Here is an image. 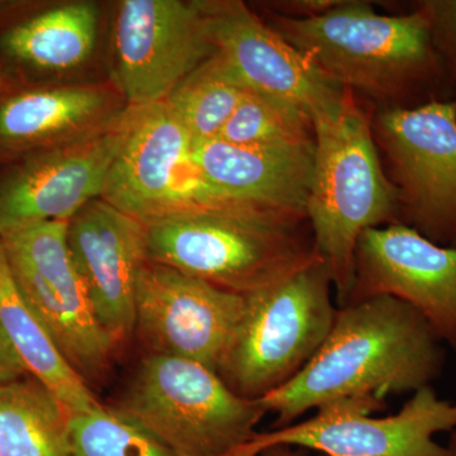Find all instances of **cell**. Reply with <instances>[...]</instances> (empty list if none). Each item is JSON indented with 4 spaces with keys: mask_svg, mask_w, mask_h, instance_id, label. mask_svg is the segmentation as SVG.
Wrapping results in <instances>:
<instances>
[{
    "mask_svg": "<svg viewBox=\"0 0 456 456\" xmlns=\"http://www.w3.org/2000/svg\"><path fill=\"white\" fill-rule=\"evenodd\" d=\"M430 18L431 37L435 50L456 83V0L424 3Z\"/></svg>",
    "mask_w": 456,
    "mask_h": 456,
    "instance_id": "cell-25",
    "label": "cell"
},
{
    "mask_svg": "<svg viewBox=\"0 0 456 456\" xmlns=\"http://www.w3.org/2000/svg\"><path fill=\"white\" fill-rule=\"evenodd\" d=\"M373 132L388 156L401 224L456 246V101L389 108Z\"/></svg>",
    "mask_w": 456,
    "mask_h": 456,
    "instance_id": "cell-8",
    "label": "cell"
},
{
    "mask_svg": "<svg viewBox=\"0 0 456 456\" xmlns=\"http://www.w3.org/2000/svg\"><path fill=\"white\" fill-rule=\"evenodd\" d=\"M380 410L370 402H338L305 421L257 432L248 448L256 456L277 445L323 456H449L434 437L455 430L456 402L440 398L428 386L413 393L395 415L371 416Z\"/></svg>",
    "mask_w": 456,
    "mask_h": 456,
    "instance_id": "cell-9",
    "label": "cell"
},
{
    "mask_svg": "<svg viewBox=\"0 0 456 456\" xmlns=\"http://www.w3.org/2000/svg\"><path fill=\"white\" fill-rule=\"evenodd\" d=\"M222 456H256L248 448V445L240 446L239 449L233 450V452H228L226 455Z\"/></svg>",
    "mask_w": 456,
    "mask_h": 456,
    "instance_id": "cell-28",
    "label": "cell"
},
{
    "mask_svg": "<svg viewBox=\"0 0 456 456\" xmlns=\"http://www.w3.org/2000/svg\"><path fill=\"white\" fill-rule=\"evenodd\" d=\"M272 27L336 88L374 98L406 94L443 69L424 5L384 16L368 3L338 2L316 16H277Z\"/></svg>",
    "mask_w": 456,
    "mask_h": 456,
    "instance_id": "cell-4",
    "label": "cell"
},
{
    "mask_svg": "<svg viewBox=\"0 0 456 456\" xmlns=\"http://www.w3.org/2000/svg\"><path fill=\"white\" fill-rule=\"evenodd\" d=\"M193 140L167 103L134 108L127 139L102 200L142 224L221 203L204 188L191 160Z\"/></svg>",
    "mask_w": 456,
    "mask_h": 456,
    "instance_id": "cell-12",
    "label": "cell"
},
{
    "mask_svg": "<svg viewBox=\"0 0 456 456\" xmlns=\"http://www.w3.org/2000/svg\"><path fill=\"white\" fill-rule=\"evenodd\" d=\"M98 26L94 3H68L9 28L0 38V49L18 65L42 73H64L92 57Z\"/></svg>",
    "mask_w": 456,
    "mask_h": 456,
    "instance_id": "cell-20",
    "label": "cell"
},
{
    "mask_svg": "<svg viewBox=\"0 0 456 456\" xmlns=\"http://www.w3.org/2000/svg\"><path fill=\"white\" fill-rule=\"evenodd\" d=\"M446 449H448L449 456H456V428L450 432L449 444Z\"/></svg>",
    "mask_w": 456,
    "mask_h": 456,
    "instance_id": "cell-29",
    "label": "cell"
},
{
    "mask_svg": "<svg viewBox=\"0 0 456 456\" xmlns=\"http://www.w3.org/2000/svg\"><path fill=\"white\" fill-rule=\"evenodd\" d=\"M70 456H176L116 408L97 404L68 417Z\"/></svg>",
    "mask_w": 456,
    "mask_h": 456,
    "instance_id": "cell-24",
    "label": "cell"
},
{
    "mask_svg": "<svg viewBox=\"0 0 456 456\" xmlns=\"http://www.w3.org/2000/svg\"><path fill=\"white\" fill-rule=\"evenodd\" d=\"M331 274L316 261L287 281L246 297V311L218 375L237 395L259 401L314 359L334 325Z\"/></svg>",
    "mask_w": 456,
    "mask_h": 456,
    "instance_id": "cell-6",
    "label": "cell"
},
{
    "mask_svg": "<svg viewBox=\"0 0 456 456\" xmlns=\"http://www.w3.org/2000/svg\"><path fill=\"white\" fill-rule=\"evenodd\" d=\"M68 417L33 377L0 387V456H70Z\"/></svg>",
    "mask_w": 456,
    "mask_h": 456,
    "instance_id": "cell-21",
    "label": "cell"
},
{
    "mask_svg": "<svg viewBox=\"0 0 456 456\" xmlns=\"http://www.w3.org/2000/svg\"><path fill=\"white\" fill-rule=\"evenodd\" d=\"M147 259L250 296L321 259L308 220L246 204H206L146 224Z\"/></svg>",
    "mask_w": 456,
    "mask_h": 456,
    "instance_id": "cell-2",
    "label": "cell"
},
{
    "mask_svg": "<svg viewBox=\"0 0 456 456\" xmlns=\"http://www.w3.org/2000/svg\"><path fill=\"white\" fill-rule=\"evenodd\" d=\"M377 296L406 303L456 353V246L435 244L402 224L369 228L356 246L345 305Z\"/></svg>",
    "mask_w": 456,
    "mask_h": 456,
    "instance_id": "cell-14",
    "label": "cell"
},
{
    "mask_svg": "<svg viewBox=\"0 0 456 456\" xmlns=\"http://www.w3.org/2000/svg\"><path fill=\"white\" fill-rule=\"evenodd\" d=\"M215 53L204 2L123 0L118 5L116 79L127 107L163 103Z\"/></svg>",
    "mask_w": 456,
    "mask_h": 456,
    "instance_id": "cell-10",
    "label": "cell"
},
{
    "mask_svg": "<svg viewBox=\"0 0 456 456\" xmlns=\"http://www.w3.org/2000/svg\"><path fill=\"white\" fill-rule=\"evenodd\" d=\"M127 108V107H126ZM125 110L98 86L23 90L0 101V156H27L103 130Z\"/></svg>",
    "mask_w": 456,
    "mask_h": 456,
    "instance_id": "cell-18",
    "label": "cell"
},
{
    "mask_svg": "<svg viewBox=\"0 0 456 456\" xmlns=\"http://www.w3.org/2000/svg\"><path fill=\"white\" fill-rule=\"evenodd\" d=\"M312 121L314 170L305 213L341 307L353 287L359 239L369 228L398 224V193L380 164L371 118L351 90L342 89L338 103Z\"/></svg>",
    "mask_w": 456,
    "mask_h": 456,
    "instance_id": "cell-3",
    "label": "cell"
},
{
    "mask_svg": "<svg viewBox=\"0 0 456 456\" xmlns=\"http://www.w3.org/2000/svg\"><path fill=\"white\" fill-rule=\"evenodd\" d=\"M176 456H222L250 443L266 415L211 369L147 354L116 407Z\"/></svg>",
    "mask_w": 456,
    "mask_h": 456,
    "instance_id": "cell-5",
    "label": "cell"
},
{
    "mask_svg": "<svg viewBox=\"0 0 456 456\" xmlns=\"http://www.w3.org/2000/svg\"><path fill=\"white\" fill-rule=\"evenodd\" d=\"M443 342L410 305L377 296L338 307L322 346L289 383L259 399L274 428L346 401L386 406L389 395L431 386L443 371Z\"/></svg>",
    "mask_w": 456,
    "mask_h": 456,
    "instance_id": "cell-1",
    "label": "cell"
},
{
    "mask_svg": "<svg viewBox=\"0 0 456 456\" xmlns=\"http://www.w3.org/2000/svg\"><path fill=\"white\" fill-rule=\"evenodd\" d=\"M27 373L22 362L5 335L0 323V387L20 379Z\"/></svg>",
    "mask_w": 456,
    "mask_h": 456,
    "instance_id": "cell-26",
    "label": "cell"
},
{
    "mask_svg": "<svg viewBox=\"0 0 456 456\" xmlns=\"http://www.w3.org/2000/svg\"><path fill=\"white\" fill-rule=\"evenodd\" d=\"M69 221L12 228L0 241L18 289L57 349L88 386L112 371L118 346L99 323L68 245Z\"/></svg>",
    "mask_w": 456,
    "mask_h": 456,
    "instance_id": "cell-7",
    "label": "cell"
},
{
    "mask_svg": "<svg viewBox=\"0 0 456 456\" xmlns=\"http://www.w3.org/2000/svg\"><path fill=\"white\" fill-rule=\"evenodd\" d=\"M246 311V297L147 261L134 332L149 354L196 362L218 373Z\"/></svg>",
    "mask_w": 456,
    "mask_h": 456,
    "instance_id": "cell-11",
    "label": "cell"
},
{
    "mask_svg": "<svg viewBox=\"0 0 456 456\" xmlns=\"http://www.w3.org/2000/svg\"><path fill=\"white\" fill-rule=\"evenodd\" d=\"M216 53L246 89L301 108L311 118L338 103L342 89L327 82L272 26L242 2H204Z\"/></svg>",
    "mask_w": 456,
    "mask_h": 456,
    "instance_id": "cell-16",
    "label": "cell"
},
{
    "mask_svg": "<svg viewBox=\"0 0 456 456\" xmlns=\"http://www.w3.org/2000/svg\"><path fill=\"white\" fill-rule=\"evenodd\" d=\"M218 140L241 146H314L311 116L301 108L248 90Z\"/></svg>",
    "mask_w": 456,
    "mask_h": 456,
    "instance_id": "cell-23",
    "label": "cell"
},
{
    "mask_svg": "<svg viewBox=\"0 0 456 456\" xmlns=\"http://www.w3.org/2000/svg\"><path fill=\"white\" fill-rule=\"evenodd\" d=\"M0 323L27 373L53 395L69 415L99 404L92 388L71 368L55 342L28 307L0 241Z\"/></svg>",
    "mask_w": 456,
    "mask_h": 456,
    "instance_id": "cell-19",
    "label": "cell"
},
{
    "mask_svg": "<svg viewBox=\"0 0 456 456\" xmlns=\"http://www.w3.org/2000/svg\"><path fill=\"white\" fill-rule=\"evenodd\" d=\"M259 456H323L316 454V452H308V450L301 448H294V446L277 445L263 450Z\"/></svg>",
    "mask_w": 456,
    "mask_h": 456,
    "instance_id": "cell-27",
    "label": "cell"
},
{
    "mask_svg": "<svg viewBox=\"0 0 456 456\" xmlns=\"http://www.w3.org/2000/svg\"><path fill=\"white\" fill-rule=\"evenodd\" d=\"M68 245L95 316L119 349L134 334L146 224L99 198L69 221Z\"/></svg>",
    "mask_w": 456,
    "mask_h": 456,
    "instance_id": "cell-15",
    "label": "cell"
},
{
    "mask_svg": "<svg viewBox=\"0 0 456 456\" xmlns=\"http://www.w3.org/2000/svg\"><path fill=\"white\" fill-rule=\"evenodd\" d=\"M127 107L103 130L73 142L23 156L0 176V233L47 221H70L103 197L108 175L130 132Z\"/></svg>",
    "mask_w": 456,
    "mask_h": 456,
    "instance_id": "cell-13",
    "label": "cell"
},
{
    "mask_svg": "<svg viewBox=\"0 0 456 456\" xmlns=\"http://www.w3.org/2000/svg\"><path fill=\"white\" fill-rule=\"evenodd\" d=\"M248 93L230 66L215 53L174 89L165 103L193 142H200L217 139Z\"/></svg>",
    "mask_w": 456,
    "mask_h": 456,
    "instance_id": "cell-22",
    "label": "cell"
},
{
    "mask_svg": "<svg viewBox=\"0 0 456 456\" xmlns=\"http://www.w3.org/2000/svg\"><path fill=\"white\" fill-rule=\"evenodd\" d=\"M314 155V146H241L218 139L191 149L200 182L216 200L305 218Z\"/></svg>",
    "mask_w": 456,
    "mask_h": 456,
    "instance_id": "cell-17",
    "label": "cell"
}]
</instances>
